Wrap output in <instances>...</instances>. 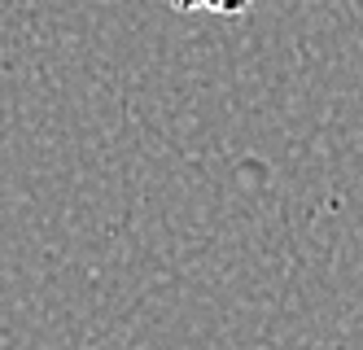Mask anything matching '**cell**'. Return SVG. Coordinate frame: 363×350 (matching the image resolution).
Here are the masks:
<instances>
[{
	"instance_id": "1",
	"label": "cell",
	"mask_w": 363,
	"mask_h": 350,
	"mask_svg": "<svg viewBox=\"0 0 363 350\" xmlns=\"http://www.w3.org/2000/svg\"><path fill=\"white\" fill-rule=\"evenodd\" d=\"M171 9H179V13H223V18H237V13H245L254 0H167Z\"/></svg>"
}]
</instances>
